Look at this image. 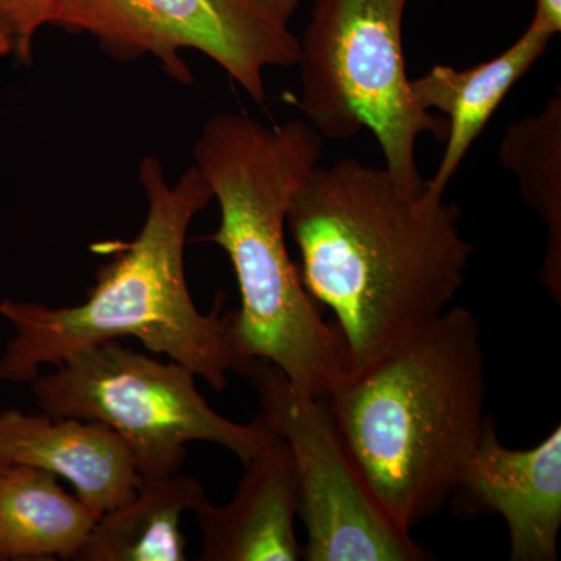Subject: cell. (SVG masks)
Returning <instances> with one entry per match:
<instances>
[{
  "mask_svg": "<svg viewBox=\"0 0 561 561\" xmlns=\"http://www.w3.org/2000/svg\"><path fill=\"white\" fill-rule=\"evenodd\" d=\"M507 524L512 561H556L561 529V427L529 449L502 445L491 419L453 496Z\"/></svg>",
  "mask_w": 561,
  "mask_h": 561,
  "instance_id": "9",
  "label": "cell"
},
{
  "mask_svg": "<svg viewBox=\"0 0 561 561\" xmlns=\"http://www.w3.org/2000/svg\"><path fill=\"white\" fill-rule=\"evenodd\" d=\"M5 467H7V465H5V463H3V461H0V472H2V471H3V468H5Z\"/></svg>",
  "mask_w": 561,
  "mask_h": 561,
  "instance_id": "19",
  "label": "cell"
},
{
  "mask_svg": "<svg viewBox=\"0 0 561 561\" xmlns=\"http://www.w3.org/2000/svg\"><path fill=\"white\" fill-rule=\"evenodd\" d=\"M205 502V489L191 476L175 472L142 481L130 502L98 519L77 560L184 561L181 519Z\"/></svg>",
  "mask_w": 561,
  "mask_h": 561,
  "instance_id": "14",
  "label": "cell"
},
{
  "mask_svg": "<svg viewBox=\"0 0 561 561\" xmlns=\"http://www.w3.org/2000/svg\"><path fill=\"white\" fill-rule=\"evenodd\" d=\"M531 22L540 25L551 35H557L561 31V0H537Z\"/></svg>",
  "mask_w": 561,
  "mask_h": 561,
  "instance_id": "17",
  "label": "cell"
},
{
  "mask_svg": "<svg viewBox=\"0 0 561 561\" xmlns=\"http://www.w3.org/2000/svg\"><path fill=\"white\" fill-rule=\"evenodd\" d=\"M195 376L179 362H161L110 341L72 351L31 383L46 415L101 421L116 431L142 481L180 472L192 442L219 445L245 467L273 431L261 415L249 424L221 416L198 391Z\"/></svg>",
  "mask_w": 561,
  "mask_h": 561,
  "instance_id": "6",
  "label": "cell"
},
{
  "mask_svg": "<svg viewBox=\"0 0 561 561\" xmlns=\"http://www.w3.org/2000/svg\"><path fill=\"white\" fill-rule=\"evenodd\" d=\"M446 192H409L354 158L317 164L295 191L287 230L300 278L330 309L346 376L367 370L451 308L474 249Z\"/></svg>",
  "mask_w": 561,
  "mask_h": 561,
  "instance_id": "1",
  "label": "cell"
},
{
  "mask_svg": "<svg viewBox=\"0 0 561 561\" xmlns=\"http://www.w3.org/2000/svg\"><path fill=\"white\" fill-rule=\"evenodd\" d=\"M300 505L297 471L287 443L273 432L249 465L232 500L205 502L195 511L202 531V561H298L295 534Z\"/></svg>",
  "mask_w": 561,
  "mask_h": 561,
  "instance_id": "11",
  "label": "cell"
},
{
  "mask_svg": "<svg viewBox=\"0 0 561 561\" xmlns=\"http://www.w3.org/2000/svg\"><path fill=\"white\" fill-rule=\"evenodd\" d=\"M409 0H313L300 41L298 108L321 138L370 130L383 168L409 192L427 180L416 162L423 135L446 138L448 122L421 108L402 49Z\"/></svg>",
  "mask_w": 561,
  "mask_h": 561,
  "instance_id": "5",
  "label": "cell"
},
{
  "mask_svg": "<svg viewBox=\"0 0 561 561\" xmlns=\"http://www.w3.org/2000/svg\"><path fill=\"white\" fill-rule=\"evenodd\" d=\"M61 28L91 33L119 60L153 55L184 84L194 79L181 50L202 51L260 105L264 70L300 55L289 24L253 0H66Z\"/></svg>",
  "mask_w": 561,
  "mask_h": 561,
  "instance_id": "8",
  "label": "cell"
},
{
  "mask_svg": "<svg viewBox=\"0 0 561 561\" xmlns=\"http://www.w3.org/2000/svg\"><path fill=\"white\" fill-rule=\"evenodd\" d=\"M502 168L518 180L524 202L546 227L538 279L561 305V98L549 99L534 116L508 125L502 138Z\"/></svg>",
  "mask_w": 561,
  "mask_h": 561,
  "instance_id": "15",
  "label": "cell"
},
{
  "mask_svg": "<svg viewBox=\"0 0 561 561\" xmlns=\"http://www.w3.org/2000/svg\"><path fill=\"white\" fill-rule=\"evenodd\" d=\"M66 0H0V57L32 65L33 39L44 25L61 27Z\"/></svg>",
  "mask_w": 561,
  "mask_h": 561,
  "instance_id": "16",
  "label": "cell"
},
{
  "mask_svg": "<svg viewBox=\"0 0 561 561\" xmlns=\"http://www.w3.org/2000/svg\"><path fill=\"white\" fill-rule=\"evenodd\" d=\"M253 2H256L262 9L271 11L280 21L289 24L294 14L297 13L301 0H253Z\"/></svg>",
  "mask_w": 561,
  "mask_h": 561,
  "instance_id": "18",
  "label": "cell"
},
{
  "mask_svg": "<svg viewBox=\"0 0 561 561\" xmlns=\"http://www.w3.org/2000/svg\"><path fill=\"white\" fill-rule=\"evenodd\" d=\"M98 519L43 468L0 472V561L77 560Z\"/></svg>",
  "mask_w": 561,
  "mask_h": 561,
  "instance_id": "13",
  "label": "cell"
},
{
  "mask_svg": "<svg viewBox=\"0 0 561 561\" xmlns=\"http://www.w3.org/2000/svg\"><path fill=\"white\" fill-rule=\"evenodd\" d=\"M481 324L451 306L324 398L351 459L401 529L437 515L491 420Z\"/></svg>",
  "mask_w": 561,
  "mask_h": 561,
  "instance_id": "3",
  "label": "cell"
},
{
  "mask_svg": "<svg viewBox=\"0 0 561 561\" xmlns=\"http://www.w3.org/2000/svg\"><path fill=\"white\" fill-rule=\"evenodd\" d=\"M551 33L530 21L508 49L467 69L434 66L420 79H411L413 99L421 108L437 110L448 122L440 164L427 184L446 192L474 140L485 130L512 88L548 49Z\"/></svg>",
  "mask_w": 561,
  "mask_h": 561,
  "instance_id": "12",
  "label": "cell"
},
{
  "mask_svg": "<svg viewBox=\"0 0 561 561\" xmlns=\"http://www.w3.org/2000/svg\"><path fill=\"white\" fill-rule=\"evenodd\" d=\"M261 416L289 446L308 561H421L431 552L387 515L351 459L323 400L301 393L265 360L250 375Z\"/></svg>",
  "mask_w": 561,
  "mask_h": 561,
  "instance_id": "7",
  "label": "cell"
},
{
  "mask_svg": "<svg viewBox=\"0 0 561 561\" xmlns=\"http://www.w3.org/2000/svg\"><path fill=\"white\" fill-rule=\"evenodd\" d=\"M139 180L149 210L135 241L101 265L87 301L76 306L0 302L14 335L0 356V381L31 383L44 365L95 343L138 339L153 354L183 364L210 389L224 391L228 375L249 376L254 362L232 350L220 305L198 311L184 276V247L194 217L213 201L197 165L171 186L161 162L140 161Z\"/></svg>",
  "mask_w": 561,
  "mask_h": 561,
  "instance_id": "4",
  "label": "cell"
},
{
  "mask_svg": "<svg viewBox=\"0 0 561 561\" xmlns=\"http://www.w3.org/2000/svg\"><path fill=\"white\" fill-rule=\"evenodd\" d=\"M0 461L31 465L65 479L99 518L130 502L142 483L127 443L101 421L3 411Z\"/></svg>",
  "mask_w": 561,
  "mask_h": 561,
  "instance_id": "10",
  "label": "cell"
},
{
  "mask_svg": "<svg viewBox=\"0 0 561 561\" xmlns=\"http://www.w3.org/2000/svg\"><path fill=\"white\" fill-rule=\"evenodd\" d=\"M321 154L323 138L309 122L267 127L245 114L210 117L194 149L220 206L209 239L230 257L241 294V308L227 316L232 350L268 362L317 400L345 379V356L334 323L302 286L286 230L291 197Z\"/></svg>",
  "mask_w": 561,
  "mask_h": 561,
  "instance_id": "2",
  "label": "cell"
}]
</instances>
